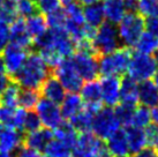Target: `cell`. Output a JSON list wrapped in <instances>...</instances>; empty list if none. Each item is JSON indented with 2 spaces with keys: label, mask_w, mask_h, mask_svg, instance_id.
Here are the masks:
<instances>
[{
  "label": "cell",
  "mask_w": 158,
  "mask_h": 157,
  "mask_svg": "<svg viewBox=\"0 0 158 157\" xmlns=\"http://www.w3.org/2000/svg\"><path fill=\"white\" fill-rule=\"evenodd\" d=\"M43 157H48V155H45V156H43Z\"/></svg>",
  "instance_id": "obj_57"
},
{
  "label": "cell",
  "mask_w": 158,
  "mask_h": 157,
  "mask_svg": "<svg viewBox=\"0 0 158 157\" xmlns=\"http://www.w3.org/2000/svg\"><path fill=\"white\" fill-rule=\"evenodd\" d=\"M66 89L59 81V78L56 75H50L45 80L43 84L40 88V92L42 96L48 100L56 102L58 104H61V102L66 97Z\"/></svg>",
  "instance_id": "obj_15"
},
{
  "label": "cell",
  "mask_w": 158,
  "mask_h": 157,
  "mask_svg": "<svg viewBox=\"0 0 158 157\" xmlns=\"http://www.w3.org/2000/svg\"><path fill=\"white\" fill-rule=\"evenodd\" d=\"M16 108H18V106H16ZM16 108H12V106L0 104V125L14 127L15 114H16ZM14 128H15V127H14Z\"/></svg>",
  "instance_id": "obj_39"
},
{
  "label": "cell",
  "mask_w": 158,
  "mask_h": 157,
  "mask_svg": "<svg viewBox=\"0 0 158 157\" xmlns=\"http://www.w3.org/2000/svg\"><path fill=\"white\" fill-rule=\"evenodd\" d=\"M151 120L154 121V124L158 125V105L151 110Z\"/></svg>",
  "instance_id": "obj_49"
},
{
  "label": "cell",
  "mask_w": 158,
  "mask_h": 157,
  "mask_svg": "<svg viewBox=\"0 0 158 157\" xmlns=\"http://www.w3.org/2000/svg\"><path fill=\"white\" fill-rule=\"evenodd\" d=\"M107 147L113 156H127L129 153V146L125 129L115 131L107 139Z\"/></svg>",
  "instance_id": "obj_21"
},
{
  "label": "cell",
  "mask_w": 158,
  "mask_h": 157,
  "mask_svg": "<svg viewBox=\"0 0 158 157\" xmlns=\"http://www.w3.org/2000/svg\"><path fill=\"white\" fill-rule=\"evenodd\" d=\"M102 98L103 103L106 106H115L120 102V87L121 78L118 75L102 76Z\"/></svg>",
  "instance_id": "obj_13"
},
{
  "label": "cell",
  "mask_w": 158,
  "mask_h": 157,
  "mask_svg": "<svg viewBox=\"0 0 158 157\" xmlns=\"http://www.w3.org/2000/svg\"><path fill=\"white\" fill-rule=\"evenodd\" d=\"M152 78H154L155 84L158 87V68L156 70V72H155V74H154V76H152Z\"/></svg>",
  "instance_id": "obj_52"
},
{
  "label": "cell",
  "mask_w": 158,
  "mask_h": 157,
  "mask_svg": "<svg viewBox=\"0 0 158 157\" xmlns=\"http://www.w3.org/2000/svg\"><path fill=\"white\" fill-rule=\"evenodd\" d=\"M112 157H126V156H112Z\"/></svg>",
  "instance_id": "obj_56"
},
{
  "label": "cell",
  "mask_w": 158,
  "mask_h": 157,
  "mask_svg": "<svg viewBox=\"0 0 158 157\" xmlns=\"http://www.w3.org/2000/svg\"><path fill=\"white\" fill-rule=\"evenodd\" d=\"M45 18L48 21V28H61V27H65V24H66L67 14L65 8L60 7L57 11L48 14Z\"/></svg>",
  "instance_id": "obj_36"
},
{
  "label": "cell",
  "mask_w": 158,
  "mask_h": 157,
  "mask_svg": "<svg viewBox=\"0 0 158 157\" xmlns=\"http://www.w3.org/2000/svg\"><path fill=\"white\" fill-rule=\"evenodd\" d=\"M136 106H137V104L127 103V102H120L119 104L114 106L115 116L119 119L121 125H125V126L132 125L133 116H134Z\"/></svg>",
  "instance_id": "obj_29"
},
{
  "label": "cell",
  "mask_w": 158,
  "mask_h": 157,
  "mask_svg": "<svg viewBox=\"0 0 158 157\" xmlns=\"http://www.w3.org/2000/svg\"><path fill=\"white\" fill-rule=\"evenodd\" d=\"M132 54V49L123 46L115 50L114 52L99 57V75L101 76H111V75L123 76L128 70Z\"/></svg>",
  "instance_id": "obj_2"
},
{
  "label": "cell",
  "mask_w": 158,
  "mask_h": 157,
  "mask_svg": "<svg viewBox=\"0 0 158 157\" xmlns=\"http://www.w3.org/2000/svg\"><path fill=\"white\" fill-rule=\"evenodd\" d=\"M10 43L16 44L19 46L24 49H29L32 46V37L27 29L26 20L23 18L18 16L10 23Z\"/></svg>",
  "instance_id": "obj_16"
},
{
  "label": "cell",
  "mask_w": 158,
  "mask_h": 157,
  "mask_svg": "<svg viewBox=\"0 0 158 157\" xmlns=\"http://www.w3.org/2000/svg\"><path fill=\"white\" fill-rule=\"evenodd\" d=\"M35 111L40 116L42 125L52 131L58 128L64 122L61 108L59 106V104L45 98V97L38 100Z\"/></svg>",
  "instance_id": "obj_9"
},
{
  "label": "cell",
  "mask_w": 158,
  "mask_h": 157,
  "mask_svg": "<svg viewBox=\"0 0 158 157\" xmlns=\"http://www.w3.org/2000/svg\"><path fill=\"white\" fill-rule=\"evenodd\" d=\"M139 103L148 108L158 105V87L154 81L145 80L139 84Z\"/></svg>",
  "instance_id": "obj_20"
},
{
  "label": "cell",
  "mask_w": 158,
  "mask_h": 157,
  "mask_svg": "<svg viewBox=\"0 0 158 157\" xmlns=\"http://www.w3.org/2000/svg\"><path fill=\"white\" fill-rule=\"evenodd\" d=\"M5 64V72L13 78L24 65L29 56V50L21 48L16 44L9 43L1 52Z\"/></svg>",
  "instance_id": "obj_10"
},
{
  "label": "cell",
  "mask_w": 158,
  "mask_h": 157,
  "mask_svg": "<svg viewBox=\"0 0 158 157\" xmlns=\"http://www.w3.org/2000/svg\"><path fill=\"white\" fill-rule=\"evenodd\" d=\"M53 133H54L56 139L61 140L62 142H65L72 149H74V147L77 143L79 132L75 129L74 126L69 121H64L60 126L53 131Z\"/></svg>",
  "instance_id": "obj_25"
},
{
  "label": "cell",
  "mask_w": 158,
  "mask_h": 157,
  "mask_svg": "<svg viewBox=\"0 0 158 157\" xmlns=\"http://www.w3.org/2000/svg\"><path fill=\"white\" fill-rule=\"evenodd\" d=\"M52 31V50L61 58H69L76 51V44L66 30L65 27L61 28H50Z\"/></svg>",
  "instance_id": "obj_12"
},
{
  "label": "cell",
  "mask_w": 158,
  "mask_h": 157,
  "mask_svg": "<svg viewBox=\"0 0 158 157\" xmlns=\"http://www.w3.org/2000/svg\"><path fill=\"white\" fill-rule=\"evenodd\" d=\"M22 131L14 127L0 125V151L13 153L18 150L23 142Z\"/></svg>",
  "instance_id": "obj_14"
},
{
  "label": "cell",
  "mask_w": 158,
  "mask_h": 157,
  "mask_svg": "<svg viewBox=\"0 0 158 157\" xmlns=\"http://www.w3.org/2000/svg\"><path fill=\"white\" fill-rule=\"evenodd\" d=\"M34 1H36V2H37V0H34Z\"/></svg>",
  "instance_id": "obj_58"
},
{
  "label": "cell",
  "mask_w": 158,
  "mask_h": 157,
  "mask_svg": "<svg viewBox=\"0 0 158 157\" xmlns=\"http://www.w3.org/2000/svg\"><path fill=\"white\" fill-rule=\"evenodd\" d=\"M66 157H70V156H66Z\"/></svg>",
  "instance_id": "obj_60"
},
{
  "label": "cell",
  "mask_w": 158,
  "mask_h": 157,
  "mask_svg": "<svg viewBox=\"0 0 158 157\" xmlns=\"http://www.w3.org/2000/svg\"><path fill=\"white\" fill-rule=\"evenodd\" d=\"M120 121L111 106H103L92 120V133L102 140H107L120 127Z\"/></svg>",
  "instance_id": "obj_6"
},
{
  "label": "cell",
  "mask_w": 158,
  "mask_h": 157,
  "mask_svg": "<svg viewBox=\"0 0 158 157\" xmlns=\"http://www.w3.org/2000/svg\"><path fill=\"white\" fill-rule=\"evenodd\" d=\"M103 6L106 20L111 23L119 24L126 14L123 0H104Z\"/></svg>",
  "instance_id": "obj_24"
},
{
  "label": "cell",
  "mask_w": 158,
  "mask_h": 157,
  "mask_svg": "<svg viewBox=\"0 0 158 157\" xmlns=\"http://www.w3.org/2000/svg\"><path fill=\"white\" fill-rule=\"evenodd\" d=\"M144 19L141 14L126 13L123 19L118 24L119 37L123 46L126 48H135L137 40L141 35L144 32Z\"/></svg>",
  "instance_id": "obj_4"
},
{
  "label": "cell",
  "mask_w": 158,
  "mask_h": 157,
  "mask_svg": "<svg viewBox=\"0 0 158 157\" xmlns=\"http://www.w3.org/2000/svg\"><path fill=\"white\" fill-rule=\"evenodd\" d=\"M0 157H10L8 153H5V151H0Z\"/></svg>",
  "instance_id": "obj_53"
},
{
  "label": "cell",
  "mask_w": 158,
  "mask_h": 157,
  "mask_svg": "<svg viewBox=\"0 0 158 157\" xmlns=\"http://www.w3.org/2000/svg\"><path fill=\"white\" fill-rule=\"evenodd\" d=\"M144 23H145V29H147V31L158 37V15L157 16L147 18Z\"/></svg>",
  "instance_id": "obj_44"
},
{
  "label": "cell",
  "mask_w": 158,
  "mask_h": 157,
  "mask_svg": "<svg viewBox=\"0 0 158 157\" xmlns=\"http://www.w3.org/2000/svg\"><path fill=\"white\" fill-rule=\"evenodd\" d=\"M13 1H18V0H13Z\"/></svg>",
  "instance_id": "obj_59"
},
{
  "label": "cell",
  "mask_w": 158,
  "mask_h": 157,
  "mask_svg": "<svg viewBox=\"0 0 158 157\" xmlns=\"http://www.w3.org/2000/svg\"><path fill=\"white\" fill-rule=\"evenodd\" d=\"M94 51L98 57L114 52L115 50L123 48V44L119 37L118 27L114 23L106 21L96 31V35L92 39Z\"/></svg>",
  "instance_id": "obj_3"
},
{
  "label": "cell",
  "mask_w": 158,
  "mask_h": 157,
  "mask_svg": "<svg viewBox=\"0 0 158 157\" xmlns=\"http://www.w3.org/2000/svg\"><path fill=\"white\" fill-rule=\"evenodd\" d=\"M61 113L64 119L70 120L84 109V102L81 95L76 92H68L65 100L61 102Z\"/></svg>",
  "instance_id": "obj_18"
},
{
  "label": "cell",
  "mask_w": 158,
  "mask_h": 157,
  "mask_svg": "<svg viewBox=\"0 0 158 157\" xmlns=\"http://www.w3.org/2000/svg\"><path fill=\"white\" fill-rule=\"evenodd\" d=\"M139 12L145 18L157 16L158 0H139Z\"/></svg>",
  "instance_id": "obj_38"
},
{
  "label": "cell",
  "mask_w": 158,
  "mask_h": 157,
  "mask_svg": "<svg viewBox=\"0 0 158 157\" xmlns=\"http://www.w3.org/2000/svg\"><path fill=\"white\" fill-rule=\"evenodd\" d=\"M145 135L149 147H154L158 141V125L156 124H149L145 127Z\"/></svg>",
  "instance_id": "obj_42"
},
{
  "label": "cell",
  "mask_w": 158,
  "mask_h": 157,
  "mask_svg": "<svg viewBox=\"0 0 158 157\" xmlns=\"http://www.w3.org/2000/svg\"><path fill=\"white\" fill-rule=\"evenodd\" d=\"M13 78H10L6 72H0V97L2 96L5 90L7 89L9 84L12 83Z\"/></svg>",
  "instance_id": "obj_45"
},
{
  "label": "cell",
  "mask_w": 158,
  "mask_h": 157,
  "mask_svg": "<svg viewBox=\"0 0 158 157\" xmlns=\"http://www.w3.org/2000/svg\"><path fill=\"white\" fill-rule=\"evenodd\" d=\"M40 127H42V121H40V116L37 114L36 111L29 110L27 112L26 120H24V124H23V132L26 134L27 133H31V132L40 129Z\"/></svg>",
  "instance_id": "obj_37"
},
{
  "label": "cell",
  "mask_w": 158,
  "mask_h": 157,
  "mask_svg": "<svg viewBox=\"0 0 158 157\" xmlns=\"http://www.w3.org/2000/svg\"><path fill=\"white\" fill-rule=\"evenodd\" d=\"M125 131H126V135H127L128 140L129 153L132 155L141 151L142 149H144L148 146L145 131H143L141 127L129 125V126H126Z\"/></svg>",
  "instance_id": "obj_19"
},
{
  "label": "cell",
  "mask_w": 158,
  "mask_h": 157,
  "mask_svg": "<svg viewBox=\"0 0 158 157\" xmlns=\"http://www.w3.org/2000/svg\"><path fill=\"white\" fill-rule=\"evenodd\" d=\"M101 0H77V2L81 4L82 6H88V5L96 4V2H99Z\"/></svg>",
  "instance_id": "obj_50"
},
{
  "label": "cell",
  "mask_w": 158,
  "mask_h": 157,
  "mask_svg": "<svg viewBox=\"0 0 158 157\" xmlns=\"http://www.w3.org/2000/svg\"><path fill=\"white\" fill-rule=\"evenodd\" d=\"M18 16L19 15L18 11H16V1L0 0V21L12 23Z\"/></svg>",
  "instance_id": "obj_33"
},
{
  "label": "cell",
  "mask_w": 158,
  "mask_h": 157,
  "mask_svg": "<svg viewBox=\"0 0 158 157\" xmlns=\"http://www.w3.org/2000/svg\"><path fill=\"white\" fill-rule=\"evenodd\" d=\"M157 68L158 59L154 54H144L135 51L132 54L127 73L137 82H142L152 78Z\"/></svg>",
  "instance_id": "obj_5"
},
{
  "label": "cell",
  "mask_w": 158,
  "mask_h": 157,
  "mask_svg": "<svg viewBox=\"0 0 158 157\" xmlns=\"http://www.w3.org/2000/svg\"><path fill=\"white\" fill-rule=\"evenodd\" d=\"M52 70L40 52H29L24 65L13 78V81L19 83L22 88L40 90V86L51 75Z\"/></svg>",
  "instance_id": "obj_1"
},
{
  "label": "cell",
  "mask_w": 158,
  "mask_h": 157,
  "mask_svg": "<svg viewBox=\"0 0 158 157\" xmlns=\"http://www.w3.org/2000/svg\"><path fill=\"white\" fill-rule=\"evenodd\" d=\"M14 157H42L40 156V151L32 149L28 146H22L18 149V151L15 153Z\"/></svg>",
  "instance_id": "obj_43"
},
{
  "label": "cell",
  "mask_w": 158,
  "mask_h": 157,
  "mask_svg": "<svg viewBox=\"0 0 158 157\" xmlns=\"http://www.w3.org/2000/svg\"><path fill=\"white\" fill-rule=\"evenodd\" d=\"M131 157H158V154L156 153V150L152 147H145L139 153L133 154Z\"/></svg>",
  "instance_id": "obj_48"
},
{
  "label": "cell",
  "mask_w": 158,
  "mask_h": 157,
  "mask_svg": "<svg viewBox=\"0 0 158 157\" xmlns=\"http://www.w3.org/2000/svg\"><path fill=\"white\" fill-rule=\"evenodd\" d=\"M126 13H137L139 12V0H123Z\"/></svg>",
  "instance_id": "obj_47"
},
{
  "label": "cell",
  "mask_w": 158,
  "mask_h": 157,
  "mask_svg": "<svg viewBox=\"0 0 158 157\" xmlns=\"http://www.w3.org/2000/svg\"><path fill=\"white\" fill-rule=\"evenodd\" d=\"M154 56H155V57H156V58H157V59H158V49H157V51H156V52H155V54H154Z\"/></svg>",
  "instance_id": "obj_55"
},
{
  "label": "cell",
  "mask_w": 158,
  "mask_h": 157,
  "mask_svg": "<svg viewBox=\"0 0 158 157\" xmlns=\"http://www.w3.org/2000/svg\"><path fill=\"white\" fill-rule=\"evenodd\" d=\"M94 116L95 114L91 113L90 111L84 108L80 113H77L75 117H73L69 121L74 128L80 133H84V132H90L92 128V120H94Z\"/></svg>",
  "instance_id": "obj_27"
},
{
  "label": "cell",
  "mask_w": 158,
  "mask_h": 157,
  "mask_svg": "<svg viewBox=\"0 0 158 157\" xmlns=\"http://www.w3.org/2000/svg\"><path fill=\"white\" fill-rule=\"evenodd\" d=\"M150 121H151V111L149 110V108L142 104L140 106L137 105L135 112H134V116H133L132 125L143 128V127L148 126Z\"/></svg>",
  "instance_id": "obj_34"
},
{
  "label": "cell",
  "mask_w": 158,
  "mask_h": 157,
  "mask_svg": "<svg viewBox=\"0 0 158 157\" xmlns=\"http://www.w3.org/2000/svg\"><path fill=\"white\" fill-rule=\"evenodd\" d=\"M26 24L32 39L40 37L45 31H48V21L46 18H44L42 14H35L30 18H27Z\"/></svg>",
  "instance_id": "obj_26"
},
{
  "label": "cell",
  "mask_w": 158,
  "mask_h": 157,
  "mask_svg": "<svg viewBox=\"0 0 158 157\" xmlns=\"http://www.w3.org/2000/svg\"><path fill=\"white\" fill-rule=\"evenodd\" d=\"M44 151L48 157H66L69 156L70 151H73V149L69 146H67L65 142H62L61 140L53 138L48 142Z\"/></svg>",
  "instance_id": "obj_31"
},
{
  "label": "cell",
  "mask_w": 158,
  "mask_h": 157,
  "mask_svg": "<svg viewBox=\"0 0 158 157\" xmlns=\"http://www.w3.org/2000/svg\"><path fill=\"white\" fill-rule=\"evenodd\" d=\"M80 95L84 102V108L91 113L96 114L103 108V98H102L101 81L91 80L83 83L80 90Z\"/></svg>",
  "instance_id": "obj_11"
},
{
  "label": "cell",
  "mask_w": 158,
  "mask_h": 157,
  "mask_svg": "<svg viewBox=\"0 0 158 157\" xmlns=\"http://www.w3.org/2000/svg\"><path fill=\"white\" fill-rule=\"evenodd\" d=\"M137 52L144 53V54H155L158 49V37L150 34L148 31L141 35L140 39L137 40L135 45Z\"/></svg>",
  "instance_id": "obj_28"
},
{
  "label": "cell",
  "mask_w": 158,
  "mask_h": 157,
  "mask_svg": "<svg viewBox=\"0 0 158 157\" xmlns=\"http://www.w3.org/2000/svg\"><path fill=\"white\" fill-rule=\"evenodd\" d=\"M20 91H21V86L15 81H12V83L2 94V96L0 97V104L16 108L20 100Z\"/></svg>",
  "instance_id": "obj_32"
},
{
  "label": "cell",
  "mask_w": 158,
  "mask_h": 157,
  "mask_svg": "<svg viewBox=\"0 0 158 157\" xmlns=\"http://www.w3.org/2000/svg\"><path fill=\"white\" fill-rule=\"evenodd\" d=\"M16 11L18 15L23 19L30 18L32 15L37 14L38 7L37 2L34 0H18L16 1Z\"/></svg>",
  "instance_id": "obj_35"
},
{
  "label": "cell",
  "mask_w": 158,
  "mask_h": 157,
  "mask_svg": "<svg viewBox=\"0 0 158 157\" xmlns=\"http://www.w3.org/2000/svg\"><path fill=\"white\" fill-rule=\"evenodd\" d=\"M40 92L38 89H32V88H22L20 91V100L19 105L24 108L26 110H35L36 105L40 100Z\"/></svg>",
  "instance_id": "obj_30"
},
{
  "label": "cell",
  "mask_w": 158,
  "mask_h": 157,
  "mask_svg": "<svg viewBox=\"0 0 158 157\" xmlns=\"http://www.w3.org/2000/svg\"><path fill=\"white\" fill-rule=\"evenodd\" d=\"M152 148H154L155 150H156V153L158 154V141H157V142H156V144H155V146H154V147H152Z\"/></svg>",
  "instance_id": "obj_54"
},
{
  "label": "cell",
  "mask_w": 158,
  "mask_h": 157,
  "mask_svg": "<svg viewBox=\"0 0 158 157\" xmlns=\"http://www.w3.org/2000/svg\"><path fill=\"white\" fill-rule=\"evenodd\" d=\"M120 100L137 104L139 103V84L137 81L128 74L121 76V87H120Z\"/></svg>",
  "instance_id": "obj_22"
},
{
  "label": "cell",
  "mask_w": 158,
  "mask_h": 157,
  "mask_svg": "<svg viewBox=\"0 0 158 157\" xmlns=\"http://www.w3.org/2000/svg\"><path fill=\"white\" fill-rule=\"evenodd\" d=\"M0 72H5V64H4V59H2L1 53H0Z\"/></svg>",
  "instance_id": "obj_51"
},
{
  "label": "cell",
  "mask_w": 158,
  "mask_h": 157,
  "mask_svg": "<svg viewBox=\"0 0 158 157\" xmlns=\"http://www.w3.org/2000/svg\"><path fill=\"white\" fill-rule=\"evenodd\" d=\"M72 59L83 80L91 81L99 76V57L96 53L76 50L72 56Z\"/></svg>",
  "instance_id": "obj_8"
},
{
  "label": "cell",
  "mask_w": 158,
  "mask_h": 157,
  "mask_svg": "<svg viewBox=\"0 0 158 157\" xmlns=\"http://www.w3.org/2000/svg\"><path fill=\"white\" fill-rule=\"evenodd\" d=\"M37 7L40 13L48 15L61 7V1L60 0H37Z\"/></svg>",
  "instance_id": "obj_40"
},
{
  "label": "cell",
  "mask_w": 158,
  "mask_h": 157,
  "mask_svg": "<svg viewBox=\"0 0 158 157\" xmlns=\"http://www.w3.org/2000/svg\"><path fill=\"white\" fill-rule=\"evenodd\" d=\"M73 157H97V155L92 150L75 146L73 149Z\"/></svg>",
  "instance_id": "obj_46"
},
{
  "label": "cell",
  "mask_w": 158,
  "mask_h": 157,
  "mask_svg": "<svg viewBox=\"0 0 158 157\" xmlns=\"http://www.w3.org/2000/svg\"><path fill=\"white\" fill-rule=\"evenodd\" d=\"M54 75L68 92H79L83 86V78L77 72L72 57L62 58L54 68Z\"/></svg>",
  "instance_id": "obj_7"
},
{
  "label": "cell",
  "mask_w": 158,
  "mask_h": 157,
  "mask_svg": "<svg viewBox=\"0 0 158 157\" xmlns=\"http://www.w3.org/2000/svg\"><path fill=\"white\" fill-rule=\"evenodd\" d=\"M54 138V133L50 128H42L37 129L31 133H27L23 139V143L30 147L32 149H36L38 151H44L48 142Z\"/></svg>",
  "instance_id": "obj_17"
},
{
  "label": "cell",
  "mask_w": 158,
  "mask_h": 157,
  "mask_svg": "<svg viewBox=\"0 0 158 157\" xmlns=\"http://www.w3.org/2000/svg\"><path fill=\"white\" fill-rule=\"evenodd\" d=\"M83 14L85 23L91 28L98 29L105 22V12L104 6L101 2L88 5L83 7Z\"/></svg>",
  "instance_id": "obj_23"
},
{
  "label": "cell",
  "mask_w": 158,
  "mask_h": 157,
  "mask_svg": "<svg viewBox=\"0 0 158 157\" xmlns=\"http://www.w3.org/2000/svg\"><path fill=\"white\" fill-rule=\"evenodd\" d=\"M10 43V28L8 23L0 21V53Z\"/></svg>",
  "instance_id": "obj_41"
}]
</instances>
